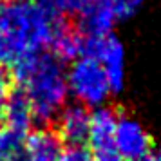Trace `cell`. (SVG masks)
<instances>
[{
	"label": "cell",
	"instance_id": "cell-1",
	"mask_svg": "<svg viewBox=\"0 0 161 161\" xmlns=\"http://www.w3.org/2000/svg\"><path fill=\"white\" fill-rule=\"evenodd\" d=\"M64 16L47 13L33 0L0 4V69H16L51 47Z\"/></svg>",
	"mask_w": 161,
	"mask_h": 161
},
{
	"label": "cell",
	"instance_id": "cell-2",
	"mask_svg": "<svg viewBox=\"0 0 161 161\" xmlns=\"http://www.w3.org/2000/svg\"><path fill=\"white\" fill-rule=\"evenodd\" d=\"M36 121L56 119L67 105V69L53 53L45 51L13 69Z\"/></svg>",
	"mask_w": 161,
	"mask_h": 161
},
{
	"label": "cell",
	"instance_id": "cell-3",
	"mask_svg": "<svg viewBox=\"0 0 161 161\" xmlns=\"http://www.w3.org/2000/svg\"><path fill=\"white\" fill-rule=\"evenodd\" d=\"M69 94L83 107H103L112 94L102 64L92 56H80L67 69Z\"/></svg>",
	"mask_w": 161,
	"mask_h": 161
},
{
	"label": "cell",
	"instance_id": "cell-4",
	"mask_svg": "<svg viewBox=\"0 0 161 161\" xmlns=\"http://www.w3.org/2000/svg\"><path fill=\"white\" fill-rule=\"evenodd\" d=\"M83 56H92L102 64L107 74L110 91L119 92L125 85V47L119 38L112 33L100 38L85 36V51Z\"/></svg>",
	"mask_w": 161,
	"mask_h": 161
},
{
	"label": "cell",
	"instance_id": "cell-5",
	"mask_svg": "<svg viewBox=\"0 0 161 161\" xmlns=\"http://www.w3.org/2000/svg\"><path fill=\"white\" fill-rule=\"evenodd\" d=\"M118 114L110 107H98L91 112V129H89V152L94 161H123L118 152L114 129Z\"/></svg>",
	"mask_w": 161,
	"mask_h": 161
},
{
	"label": "cell",
	"instance_id": "cell-6",
	"mask_svg": "<svg viewBox=\"0 0 161 161\" xmlns=\"http://www.w3.org/2000/svg\"><path fill=\"white\" fill-rule=\"evenodd\" d=\"M114 139L123 161H143L152 150V139L145 127L129 114H118Z\"/></svg>",
	"mask_w": 161,
	"mask_h": 161
},
{
	"label": "cell",
	"instance_id": "cell-7",
	"mask_svg": "<svg viewBox=\"0 0 161 161\" xmlns=\"http://www.w3.org/2000/svg\"><path fill=\"white\" fill-rule=\"evenodd\" d=\"M58 138L67 147H85L91 129V112L80 103L65 105L56 118Z\"/></svg>",
	"mask_w": 161,
	"mask_h": 161
},
{
	"label": "cell",
	"instance_id": "cell-8",
	"mask_svg": "<svg viewBox=\"0 0 161 161\" xmlns=\"http://www.w3.org/2000/svg\"><path fill=\"white\" fill-rule=\"evenodd\" d=\"M76 29L87 38H100L112 33L116 16L112 15L103 0H92L76 15Z\"/></svg>",
	"mask_w": 161,
	"mask_h": 161
},
{
	"label": "cell",
	"instance_id": "cell-9",
	"mask_svg": "<svg viewBox=\"0 0 161 161\" xmlns=\"http://www.w3.org/2000/svg\"><path fill=\"white\" fill-rule=\"evenodd\" d=\"M60 62H74L80 56H83L85 51V36L76 29V25H71L65 22V18H62L56 25L54 36H53L51 47H49Z\"/></svg>",
	"mask_w": 161,
	"mask_h": 161
},
{
	"label": "cell",
	"instance_id": "cell-10",
	"mask_svg": "<svg viewBox=\"0 0 161 161\" xmlns=\"http://www.w3.org/2000/svg\"><path fill=\"white\" fill-rule=\"evenodd\" d=\"M62 150L58 134L47 129L33 132L24 141L25 161H60Z\"/></svg>",
	"mask_w": 161,
	"mask_h": 161
},
{
	"label": "cell",
	"instance_id": "cell-11",
	"mask_svg": "<svg viewBox=\"0 0 161 161\" xmlns=\"http://www.w3.org/2000/svg\"><path fill=\"white\" fill-rule=\"evenodd\" d=\"M2 119H4V127L6 129L20 134L24 138H27V132H29L31 125L35 121V116H33L31 105L22 89L11 91Z\"/></svg>",
	"mask_w": 161,
	"mask_h": 161
},
{
	"label": "cell",
	"instance_id": "cell-12",
	"mask_svg": "<svg viewBox=\"0 0 161 161\" xmlns=\"http://www.w3.org/2000/svg\"><path fill=\"white\" fill-rule=\"evenodd\" d=\"M35 4H38L42 9H45L47 13L56 16H64L67 13H74L78 15L81 9L87 4H91L92 0H33Z\"/></svg>",
	"mask_w": 161,
	"mask_h": 161
},
{
	"label": "cell",
	"instance_id": "cell-13",
	"mask_svg": "<svg viewBox=\"0 0 161 161\" xmlns=\"http://www.w3.org/2000/svg\"><path fill=\"white\" fill-rule=\"evenodd\" d=\"M143 0H103V4L112 11L116 20H127L138 13Z\"/></svg>",
	"mask_w": 161,
	"mask_h": 161
},
{
	"label": "cell",
	"instance_id": "cell-14",
	"mask_svg": "<svg viewBox=\"0 0 161 161\" xmlns=\"http://www.w3.org/2000/svg\"><path fill=\"white\" fill-rule=\"evenodd\" d=\"M60 161H94L85 147H65L60 154Z\"/></svg>",
	"mask_w": 161,
	"mask_h": 161
},
{
	"label": "cell",
	"instance_id": "cell-15",
	"mask_svg": "<svg viewBox=\"0 0 161 161\" xmlns=\"http://www.w3.org/2000/svg\"><path fill=\"white\" fill-rule=\"evenodd\" d=\"M11 94V87H9V76L4 69H0V119L4 116V110H6V103L8 98Z\"/></svg>",
	"mask_w": 161,
	"mask_h": 161
},
{
	"label": "cell",
	"instance_id": "cell-16",
	"mask_svg": "<svg viewBox=\"0 0 161 161\" xmlns=\"http://www.w3.org/2000/svg\"><path fill=\"white\" fill-rule=\"evenodd\" d=\"M143 161H161V143L158 147H152L150 154H148Z\"/></svg>",
	"mask_w": 161,
	"mask_h": 161
}]
</instances>
